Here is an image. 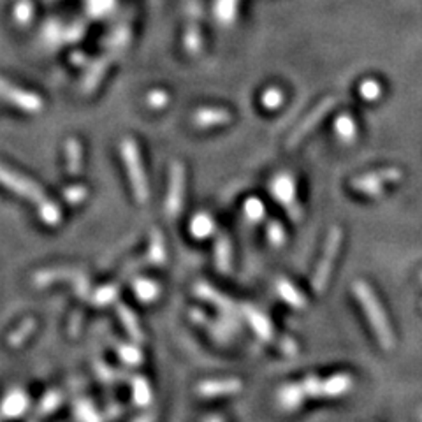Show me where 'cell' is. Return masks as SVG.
<instances>
[{
	"label": "cell",
	"instance_id": "40",
	"mask_svg": "<svg viewBox=\"0 0 422 422\" xmlns=\"http://www.w3.org/2000/svg\"><path fill=\"white\" fill-rule=\"evenodd\" d=\"M421 280H422V273H421Z\"/></svg>",
	"mask_w": 422,
	"mask_h": 422
},
{
	"label": "cell",
	"instance_id": "29",
	"mask_svg": "<svg viewBox=\"0 0 422 422\" xmlns=\"http://www.w3.org/2000/svg\"><path fill=\"white\" fill-rule=\"evenodd\" d=\"M118 356L128 366H136L143 361V354L134 345H118Z\"/></svg>",
	"mask_w": 422,
	"mask_h": 422
},
{
	"label": "cell",
	"instance_id": "38",
	"mask_svg": "<svg viewBox=\"0 0 422 422\" xmlns=\"http://www.w3.org/2000/svg\"><path fill=\"white\" fill-rule=\"evenodd\" d=\"M134 422H153V417H151V415H141V417H137Z\"/></svg>",
	"mask_w": 422,
	"mask_h": 422
},
{
	"label": "cell",
	"instance_id": "12",
	"mask_svg": "<svg viewBox=\"0 0 422 422\" xmlns=\"http://www.w3.org/2000/svg\"><path fill=\"white\" fill-rule=\"evenodd\" d=\"M241 382L238 378H220L206 380L198 387V392L202 398H218V396H231L241 391Z\"/></svg>",
	"mask_w": 422,
	"mask_h": 422
},
{
	"label": "cell",
	"instance_id": "15",
	"mask_svg": "<svg viewBox=\"0 0 422 422\" xmlns=\"http://www.w3.org/2000/svg\"><path fill=\"white\" fill-rule=\"evenodd\" d=\"M27 408H28V396L25 394L23 391H20V389H16V391H11L4 398V401L0 405V414L8 419H15L23 415L25 412H27Z\"/></svg>",
	"mask_w": 422,
	"mask_h": 422
},
{
	"label": "cell",
	"instance_id": "34",
	"mask_svg": "<svg viewBox=\"0 0 422 422\" xmlns=\"http://www.w3.org/2000/svg\"><path fill=\"white\" fill-rule=\"evenodd\" d=\"M380 93H382V88H380V85L376 81H364L363 85H361V95H363L366 101H375Z\"/></svg>",
	"mask_w": 422,
	"mask_h": 422
},
{
	"label": "cell",
	"instance_id": "20",
	"mask_svg": "<svg viewBox=\"0 0 422 422\" xmlns=\"http://www.w3.org/2000/svg\"><path fill=\"white\" fill-rule=\"evenodd\" d=\"M117 310H118V317H120L122 324H124V327L127 329L128 336H131L134 341L143 340V331H141L136 315L132 314L131 308H127L125 305H118Z\"/></svg>",
	"mask_w": 422,
	"mask_h": 422
},
{
	"label": "cell",
	"instance_id": "10",
	"mask_svg": "<svg viewBox=\"0 0 422 422\" xmlns=\"http://www.w3.org/2000/svg\"><path fill=\"white\" fill-rule=\"evenodd\" d=\"M0 95H2L6 101L11 102V104L25 109V111L35 113L43 108V101H41L37 95H34V93H30V92H25V90L15 88V86H11L9 83L2 81V79H0Z\"/></svg>",
	"mask_w": 422,
	"mask_h": 422
},
{
	"label": "cell",
	"instance_id": "4",
	"mask_svg": "<svg viewBox=\"0 0 422 422\" xmlns=\"http://www.w3.org/2000/svg\"><path fill=\"white\" fill-rule=\"evenodd\" d=\"M341 247V229L333 227L327 234V241H325L324 253H322L320 260L317 264V269L311 278V285H314L315 292H322L329 282L331 271H333V264L336 260L338 252Z\"/></svg>",
	"mask_w": 422,
	"mask_h": 422
},
{
	"label": "cell",
	"instance_id": "17",
	"mask_svg": "<svg viewBox=\"0 0 422 422\" xmlns=\"http://www.w3.org/2000/svg\"><path fill=\"white\" fill-rule=\"evenodd\" d=\"M276 292H278V296L287 303V305H291L292 308H296V310H303L306 306L305 296H303L287 278L276 280Z\"/></svg>",
	"mask_w": 422,
	"mask_h": 422
},
{
	"label": "cell",
	"instance_id": "32",
	"mask_svg": "<svg viewBox=\"0 0 422 422\" xmlns=\"http://www.w3.org/2000/svg\"><path fill=\"white\" fill-rule=\"evenodd\" d=\"M86 195H88V190L81 185L67 186V189L64 190V198H66V201L70 202V204H79V202L85 201Z\"/></svg>",
	"mask_w": 422,
	"mask_h": 422
},
{
	"label": "cell",
	"instance_id": "6",
	"mask_svg": "<svg viewBox=\"0 0 422 422\" xmlns=\"http://www.w3.org/2000/svg\"><path fill=\"white\" fill-rule=\"evenodd\" d=\"M401 171L398 167H385V169L373 171V173H366L357 178L352 180L350 186L361 194L366 195H378L382 194L383 186L387 183H394L401 180Z\"/></svg>",
	"mask_w": 422,
	"mask_h": 422
},
{
	"label": "cell",
	"instance_id": "3",
	"mask_svg": "<svg viewBox=\"0 0 422 422\" xmlns=\"http://www.w3.org/2000/svg\"><path fill=\"white\" fill-rule=\"evenodd\" d=\"M120 153L125 162V167H127V175L131 178V185L134 194H136L137 202L143 204L150 198V189H148V180L146 175H144L140 150H137L136 143L132 140H124L120 144Z\"/></svg>",
	"mask_w": 422,
	"mask_h": 422
},
{
	"label": "cell",
	"instance_id": "26",
	"mask_svg": "<svg viewBox=\"0 0 422 422\" xmlns=\"http://www.w3.org/2000/svg\"><path fill=\"white\" fill-rule=\"evenodd\" d=\"M34 329L35 320H32V318L30 320H25L18 329H15L9 334V345H11V347H21V345L28 340V336L34 333Z\"/></svg>",
	"mask_w": 422,
	"mask_h": 422
},
{
	"label": "cell",
	"instance_id": "2",
	"mask_svg": "<svg viewBox=\"0 0 422 422\" xmlns=\"http://www.w3.org/2000/svg\"><path fill=\"white\" fill-rule=\"evenodd\" d=\"M354 294H356L359 305L363 306L364 314H366L370 324H372V329L375 331L378 343L382 345L385 350H391L396 345L394 333H392L387 315L383 311L378 299H376L375 292L372 291V287L366 282H363V280H357V282L354 283Z\"/></svg>",
	"mask_w": 422,
	"mask_h": 422
},
{
	"label": "cell",
	"instance_id": "7",
	"mask_svg": "<svg viewBox=\"0 0 422 422\" xmlns=\"http://www.w3.org/2000/svg\"><path fill=\"white\" fill-rule=\"evenodd\" d=\"M271 194L278 202L287 208L291 218L299 220L301 218V208L296 201V182L289 173H280L271 182Z\"/></svg>",
	"mask_w": 422,
	"mask_h": 422
},
{
	"label": "cell",
	"instance_id": "33",
	"mask_svg": "<svg viewBox=\"0 0 422 422\" xmlns=\"http://www.w3.org/2000/svg\"><path fill=\"white\" fill-rule=\"evenodd\" d=\"M283 102V93L278 88H269L264 92L262 104L269 109H276Z\"/></svg>",
	"mask_w": 422,
	"mask_h": 422
},
{
	"label": "cell",
	"instance_id": "19",
	"mask_svg": "<svg viewBox=\"0 0 422 422\" xmlns=\"http://www.w3.org/2000/svg\"><path fill=\"white\" fill-rule=\"evenodd\" d=\"M134 287V292H136L137 299L143 303H153L155 299H159L160 296V287L157 282H151L146 278H137L136 282L132 283Z\"/></svg>",
	"mask_w": 422,
	"mask_h": 422
},
{
	"label": "cell",
	"instance_id": "35",
	"mask_svg": "<svg viewBox=\"0 0 422 422\" xmlns=\"http://www.w3.org/2000/svg\"><path fill=\"white\" fill-rule=\"evenodd\" d=\"M59 403H60V394L59 392H50V394L44 398V401L41 403V407H39V414L46 415V414H51V412L55 410V408L59 407Z\"/></svg>",
	"mask_w": 422,
	"mask_h": 422
},
{
	"label": "cell",
	"instance_id": "31",
	"mask_svg": "<svg viewBox=\"0 0 422 422\" xmlns=\"http://www.w3.org/2000/svg\"><path fill=\"white\" fill-rule=\"evenodd\" d=\"M267 240H269V243L273 244V247H282L283 243H285V229L282 227V224L280 222H271V224L267 225Z\"/></svg>",
	"mask_w": 422,
	"mask_h": 422
},
{
	"label": "cell",
	"instance_id": "11",
	"mask_svg": "<svg viewBox=\"0 0 422 422\" xmlns=\"http://www.w3.org/2000/svg\"><path fill=\"white\" fill-rule=\"evenodd\" d=\"M195 294L201 299H204V301L217 306L218 310L224 315H227V317H236L238 315L236 303L231 298H227V296L222 294V292H218L213 287H209L208 283H198V285H195Z\"/></svg>",
	"mask_w": 422,
	"mask_h": 422
},
{
	"label": "cell",
	"instance_id": "1",
	"mask_svg": "<svg viewBox=\"0 0 422 422\" xmlns=\"http://www.w3.org/2000/svg\"><path fill=\"white\" fill-rule=\"evenodd\" d=\"M354 387V378L349 373H336V375L318 378L308 376L299 383H287L278 391V405L282 410H298L303 401L308 398H340Z\"/></svg>",
	"mask_w": 422,
	"mask_h": 422
},
{
	"label": "cell",
	"instance_id": "25",
	"mask_svg": "<svg viewBox=\"0 0 422 422\" xmlns=\"http://www.w3.org/2000/svg\"><path fill=\"white\" fill-rule=\"evenodd\" d=\"M39 218L46 225H57L62 220V211H60L59 204H55L53 201L48 199L44 204L39 206Z\"/></svg>",
	"mask_w": 422,
	"mask_h": 422
},
{
	"label": "cell",
	"instance_id": "13",
	"mask_svg": "<svg viewBox=\"0 0 422 422\" xmlns=\"http://www.w3.org/2000/svg\"><path fill=\"white\" fill-rule=\"evenodd\" d=\"M243 315L247 317L248 324L252 325V329L256 331L257 336L264 341H273L275 340V331H273V325L269 322V318L256 308V306L244 305L243 306Z\"/></svg>",
	"mask_w": 422,
	"mask_h": 422
},
{
	"label": "cell",
	"instance_id": "30",
	"mask_svg": "<svg viewBox=\"0 0 422 422\" xmlns=\"http://www.w3.org/2000/svg\"><path fill=\"white\" fill-rule=\"evenodd\" d=\"M118 296V287L117 285H104L101 287L95 294H93V303L99 306H106V305H111L115 299H117Z\"/></svg>",
	"mask_w": 422,
	"mask_h": 422
},
{
	"label": "cell",
	"instance_id": "36",
	"mask_svg": "<svg viewBox=\"0 0 422 422\" xmlns=\"http://www.w3.org/2000/svg\"><path fill=\"white\" fill-rule=\"evenodd\" d=\"M167 95L164 92H155V93H150V99H148V104L151 106V108H162V106L167 104Z\"/></svg>",
	"mask_w": 422,
	"mask_h": 422
},
{
	"label": "cell",
	"instance_id": "23",
	"mask_svg": "<svg viewBox=\"0 0 422 422\" xmlns=\"http://www.w3.org/2000/svg\"><path fill=\"white\" fill-rule=\"evenodd\" d=\"M74 414H76L78 422H102L101 414L95 410L92 403L85 401V399L76 401V405H74Z\"/></svg>",
	"mask_w": 422,
	"mask_h": 422
},
{
	"label": "cell",
	"instance_id": "5",
	"mask_svg": "<svg viewBox=\"0 0 422 422\" xmlns=\"http://www.w3.org/2000/svg\"><path fill=\"white\" fill-rule=\"evenodd\" d=\"M0 183H2L6 189L11 190V192H15V194L21 195V198L28 199V201H32L34 204H37V208L48 201L46 194L37 186V183L25 178L23 175L9 169V167L2 166V164H0Z\"/></svg>",
	"mask_w": 422,
	"mask_h": 422
},
{
	"label": "cell",
	"instance_id": "21",
	"mask_svg": "<svg viewBox=\"0 0 422 422\" xmlns=\"http://www.w3.org/2000/svg\"><path fill=\"white\" fill-rule=\"evenodd\" d=\"M66 159H67V171L69 175H78L81 171L83 155H81V144L76 140H69L66 144Z\"/></svg>",
	"mask_w": 422,
	"mask_h": 422
},
{
	"label": "cell",
	"instance_id": "9",
	"mask_svg": "<svg viewBox=\"0 0 422 422\" xmlns=\"http://www.w3.org/2000/svg\"><path fill=\"white\" fill-rule=\"evenodd\" d=\"M334 104H336V99L327 97V99H324L320 104L315 106L314 111H311L310 115H308V117H306L305 120H303L301 124L294 128V132L291 134V137H289V148H294L296 144L301 143L303 137L308 136V134H310V132L314 131V128L317 127V125L320 124L325 117H327V115H329V111L334 108Z\"/></svg>",
	"mask_w": 422,
	"mask_h": 422
},
{
	"label": "cell",
	"instance_id": "27",
	"mask_svg": "<svg viewBox=\"0 0 422 422\" xmlns=\"http://www.w3.org/2000/svg\"><path fill=\"white\" fill-rule=\"evenodd\" d=\"M336 134L341 137L343 141H352L356 137V122L352 120L350 117L343 115L336 120Z\"/></svg>",
	"mask_w": 422,
	"mask_h": 422
},
{
	"label": "cell",
	"instance_id": "28",
	"mask_svg": "<svg viewBox=\"0 0 422 422\" xmlns=\"http://www.w3.org/2000/svg\"><path fill=\"white\" fill-rule=\"evenodd\" d=\"M264 202L257 198H250L247 202H244V215L250 222H260L264 218Z\"/></svg>",
	"mask_w": 422,
	"mask_h": 422
},
{
	"label": "cell",
	"instance_id": "18",
	"mask_svg": "<svg viewBox=\"0 0 422 422\" xmlns=\"http://www.w3.org/2000/svg\"><path fill=\"white\" fill-rule=\"evenodd\" d=\"M215 233V222L208 213H198L190 220V234L198 240L211 236Z\"/></svg>",
	"mask_w": 422,
	"mask_h": 422
},
{
	"label": "cell",
	"instance_id": "16",
	"mask_svg": "<svg viewBox=\"0 0 422 422\" xmlns=\"http://www.w3.org/2000/svg\"><path fill=\"white\" fill-rule=\"evenodd\" d=\"M231 262H233V247L231 241L225 234H218L215 241V264H217L218 271L229 273L231 271Z\"/></svg>",
	"mask_w": 422,
	"mask_h": 422
},
{
	"label": "cell",
	"instance_id": "24",
	"mask_svg": "<svg viewBox=\"0 0 422 422\" xmlns=\"http://www.w3.org/2000/svg\"><path fill=\"white\" fill-rule=\"evenodd\" d=\"M150 260L153 264H164L166 262V243H164V236L159 231L151 233L150 241Z\"/></svg>",
	"mask_w": 422,
	"mask_h": 422
},
{
	"label": "cell",
	"instance_id": "39",
	"mask_svg": "<svg viewBox=\"0 0 422 422\" xmlns=\"http://www.w3.org/2000/svg\"><path fill=\"white\" fill-rule=\"evenodd\" d=\"M206 422H224V421H222V419H218V417H213V419H208Z\"/></svg>",
	"mask_w": 422,
	"mask_h": 422
},
{
	"label": "cell",
	"instance_id": "14",
	"mask_svg": "<svg viewBox=\"0 0 422 422\" xmlns=\"http://www.w3.org/2000/svg\"><path fill=\"white\" fill-rule=\"evenodd\" d=\"M229 120H231V113L222 108H202L195 111L194 118H192L194 125H198L199 128L217 127V125L227 124Z\"/></svg>",
	"mask_w": 422,
	"mask_h": 422
},
{
	"label": "cell",
	"instance_id": "8",
	"mask_svg": "<svg viewBox=\"0 0 422 422\" xmlns=\"http://www.w3.org/2000/svg\"><path fill=\"white\" fill-rule=\"evenodd\" d=\"M183 195H185V167L180 162L171 166L169 173V189L166 198V211L169 217H178L183 206Z\"/></svg>",
	"mask_w": 422,
	"mask_h": 422
},
{
	"label": "cell",
	"instance_id": "37",
	"mask_svg": "<svg viewBox=\"0 0 422 422\" xmlns=\"http://www.w3.org/2000/svg\"><path fill=\"white\" fill-rule=\"evenodd\" d=\"M278 345H280V349H282L285 354H296V352H298V345H296L292 340H289V338H283V340L280 341Z\"/></svg>",
	"mask_w": 422,
	"mask_h": 422
},
{
	"label": "cell",
	"instance_id": "22",
	"mask_svg": "<svg viewBox=\"0 0 422 422\" xmlns=\"http://www.w3.org/2000/svg\"><path fill=\"white\" fill-rule=\"evenodd\" d=\"M132 394H134V401H136L140 407H146L148 403L151 401V389L150 383L146 382V378H143V376L132 378Z\"/></svg>",
	"mask_w": 422,
	"mask_h": 422
}]
</instances>
